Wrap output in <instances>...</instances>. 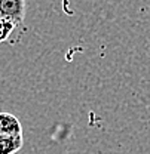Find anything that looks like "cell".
Returning <instances> with one entry per match:
<instances>
[{
    "mask_svg": "<svg viewBox=\"0 0 150 154\" xmlns=\"http://www.w3.org/2000/svg\"><path fill=\"white\" fill-rule=\"evenodd\" d=\"M27 5L24 0H0V21H9L15 25L22 24Z\"/></svg>",
    "mask_w": 150,
    "mask_h": 154,
    "instance_id": "obj_1",
    "label": "cell"
},
{
    "mask_svg": "<svg viewBox=\"0 0 150 154\" xmlns=\"http://www.w3.org/2000/svg\"><path fill=\"white\" fill-rule=\"evenodd\" d=\"M0 135H22V126L17 116L0 113Z\"/></svg>",
    "mask_w": 150,
    "mask_h": 154,
    "instance_id": "obj_2",
    "label": "cell"
},
{
    "mask_svg": "<svg viewBox=\"0 0 150 154\" xmlns=\"http://www.w3.org/2000/svg\"><path fill=\"white\" fill-rule=\"evenodd\" d=\"M22 135H0V154H15L22 148Z\"/></svg>",
    "mask_w": 150,
    "mask_h": 154,
    "instance_id": "obj_3",
    "label": "cell"
},
{
    "mask_svg": "<svg viewBox=\"0 0 150 154\" xmlns=\"http://www.w3.org/2000/svg\"><path fill=\"white\" fill-rule=\"evenodd\" d=\"M15 25L14 22H9V21H0V43L8 40V37L12 34V31L15 30Z\"/></svg>",
    "mask_w": 150,
    "mask_h": 154,
    "instance_id": "obj_4",
    "label": "cell"
}]
</instances>
